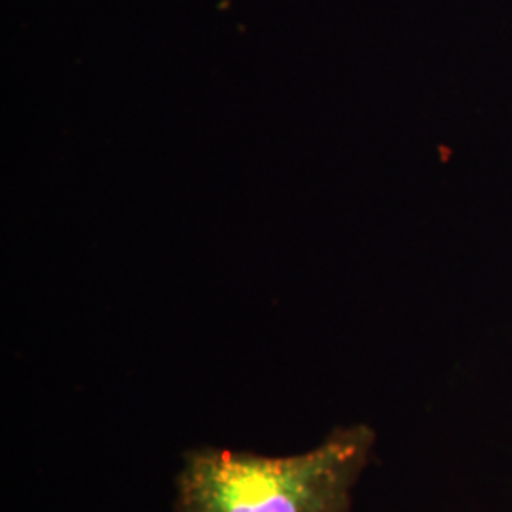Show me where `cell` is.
I'll return each mask as SVG.
<instances>
[{"label":"cell","mask_w":512,"mask_h":512,"mask_svg":"<svg viewBox=\"0 0 512 512\" xmlns=\"http://www.w3.org/2000/svg\"><path fill=\"white\" fill-rule=\"evenodd\" d=\"M374 446V429L351 423L293 456L196 448L175 478V512H349Z\"/></svg>","instance_id":"1"}]
</instances>
